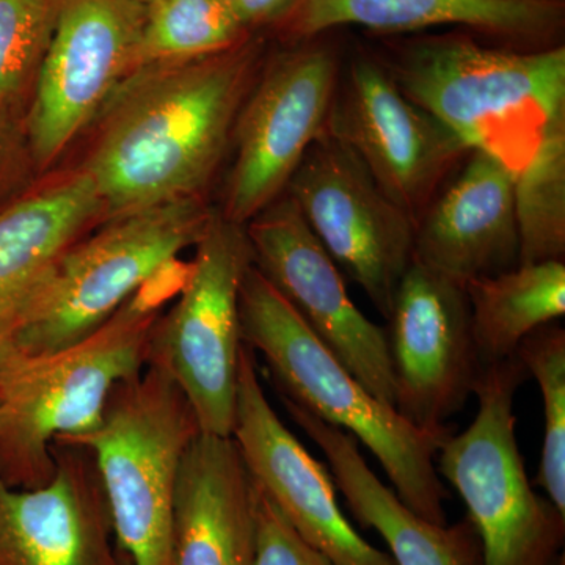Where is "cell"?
<instances>
[{"mask_svg":"<svg viewBox=\"0 0 565 565\" xmlns=\"http://www.w3.org/2000/svg\"><path fill=\"white\" fill-rule=\"evenodd\" d=\"M259 70L262 44L247 36L218 54L134 71L104 107L81 169L98 192L104 222L203 199Z\"/></svg>","mask_w":565,"mask_h":565,"instance_id":"1","label":"cell"},{"mask_svg":"<svg viewBox=\"0 0 565 565\" xmlns=\"http://www.w3.org/2000/svg\"><path fill=\"white\" fill-rule=\"evenodd\" d=\"M374 55L401 92L459 137L520 173L565 110V47L490 46L473 33L385 41Z\"/></svg>","mask_w":565,"mask_h":565,"instance_id":"2","label":"cell"},{"mask_svg":"<svg viewBox=\"0 0 565 565\" xmlns=\"http://www.w3.org/2000/svg\"><path fill=\"white\" fill-rule=\"evenodd\" d=\"M239 308L243 343L262 353L281 399L351 434L411 511L446 525L449 493L435 460L451 433L419 429L364 388L255 266L245 275Z\"/></svg>","mask_w":565,"mask_h":565,"instance_id":"3","label":"cell"},{"mask_svg":"<svg viewBox=\"0 0 565 565\" xmlns=\"http://www.w3.org/2000/svg\"><path fill=\"white\" fill-rule=\"evenodd\" d=\"M161 303L136 294L102 329L46 355H25L0 401V476L36 489L54 476L51 446L98 429L115 386L147 366Z\"/></svg>","mask_w":565,"mask_h":565,"instance_id":"4","label":"cell"},{"mask_svg":"<svg viewBox=\"0 0 565 565\" xmlns=\"http://www.w3.org/2000/svg\"><path fill=\"white\" fill-rule=\"evenodd\" d=\"M199 434L180 386L147 364L115 386L95 433L63 440L95 457L115 541L131 565H173L178 476Z\"/></svg>","mask_w":565,"mask_h":565,"instance_id":"5","label":"cell"},{"mask_svg":"<svg viewBox=\"0 0 565 565\" xmlns=\"http://www.w3.org/2000/svg\"><path fill=\"white\" fill-rule=\"evenodd\" d=\"M203 199L159 204L103 223L77 241L25 308L11 340L39 356L79 343L195 247L211 221Z\"/></svg>","mask_w":565,"mask_h":565,"instance_id":"6","label":"cell"},{"mask_svg":"<svg viewBox=\"0 0 565 565\" xmlns=\"http://www.w3.org/2000/svg\"><path fill=\"white\" fill-rule=\"evenodd\" d=\"M527 377L516 355L486 366L473 423L438 449V475L467 505L482 565H556L564 556L565 515L535 493L516 444L514 397Z\"/></svg>","mask_w":565,"mask_h":565,"instance_id":"7","label":"cell"},{"mask_svg":"<svg viewBox=\"0 0 565 565\" xmlns=\"http://www.w3.org/2000/svg\"><path fill=\"white\" fill-rule=\"evenodd\" d=\"M252 266L245 225L212 212L177 302L151 330L147 364L180 386L202 434H233L244 348L241 288Z\"/></svg>","mask_w":565,"mask_h":565,"instance_id":"8","label":"cell"},{"mask_svg":"<svg viewBox=\"0 0 565 565\" xmlns=\"http://www.w3.org/2000/svg\"><path fill=\"white\" fill-rule=\"evenodd\" d=\"M341 62L321 36L299 41L262 66L237 115L234 161L221 211L247 225L281 196L299 163L326 132Z\"/></svg>","mask_w":565,"mask_h":565,"instance_id":"9","label":"cell"},{"mask_svg":"<svg viewBox=\"0 0 565 565\" xmlns=\"http://www.w3.org/2000/svg\"><path fill=\"white\" fill-rule=\"evenodd\" d=\"M286 193L341 273L388 321L415 259L411 215L385 195L351 148L327 132L311 145Z\"/></svg>","mask_w":565,"mask_h":565,"instance_id":"10","label":"cell"},{"mask_svg":"<svg viewBox=\"0 0 565 565\" xmlns=\"http://www.w3.org/2000/svg\"><path fill=\"white\" fill-rule=\"evenodd\" d=\"M326 132L355 152L415 225L471 151L366 54L341 68Z\"/></svg>","mask_w":565,"mask_h":565,"instance_id":"11","label":"cell"},{"mask_svg":"<svg viewBox=\"0 0 565 565\" xmlns=\"http://www.w3.org/2000/svg\"><path fill=\"white\" fill-rule=\"evenodd\" d=\"M143 17L141 0H57L28 114L29 154L40 169L102 115L137 70Z\"/></svg>","mask_w":565,"mask_h":565,"instance_id":"12","label":"cell"},{"mask_svg":"<svg viewBox=\"0 0 565 565\" xmlns=\"http://www.w3.org/2000/svg\"><path fill=\"white\" fill-rule=\"evenodd\" d=\"M253 266L326 348L379 399L394 407L386 332L359 310L343 273L282 193L245 225Z\"/></svg>","mask_w":565,"mask_h":565,"instance_id":"13","label":"cell"},{"mask_svg":"<svg viewBox=\"0 0 565 565\" xmlns=\"http://www.w3.org/2000/svg\"><path fill=\"white\" fill-rule=\"evenodd\" d=\"M388 322L394 408L427 433H451L449 419L475 394L484 370L465 285L414 262Z\"/></svg>","mask_w":565,"mask_h":565,"instance_id":"14","label":"cell"},{"mask_svg":"<svg viewBox=\"0 0 565 565\" xmlns=\"http://www.w3.org/2000/svg\"><path fill=\"white\" fill-rule=\"evenodd\" d=\"M232 438L255 484L330 563L396 565L351 525L338 503L332 475L282 424L264 393L255 352L245 344Z\"/></svg>","mask_w":565,"mask_h":565,"instance_id":"15","label":"cell"},{"mask_svg":"<svg viewBox=\"0 0 565 565\" xmlns=\"http://www.w3.org/2000/svg\"><path fill=\"white\" fill-rule=\"evenodd\" d=\"M51 455L47 484L18 489L0 476V565H131L90 449L55 440Z\"/></svg>","mask_w":565,"mask_h":565,"instance_id":"16","label":"cell"},{"mask_svg":"<svg viewBox=\"0 0 565 565\" xmlns=\"http://www.w3.org/2000/svg\"><path fill=\"white\" fill-rule=\"evenodd\" d=\"M416 225L414 262L468 282L519 264L516 173L470 151Z\"/></svg>","mask_w":565,"mask_h":565,"instance_id":"17","label":"cell"},{"mask_svg":"<svg viewBox=\"0 0 565 565\" xmlns=\"http://www.w3.org/2000/svg\"><path fill=\"white\" fill-rule=\"evenodd\" d=\"M341 25L385 35L456 25L500 46L550 50L561 46L565 0H299L280 28L307 41Z\"/></svg>","mask_w":565,"mask_h":565,"instance_id":"18","label":"cell"},{"mask_svg":"<svg viewBox=\"0 0 565 565\" xmlns=\"http://www.w3.org/2000/svg\"><path fill=\"white\" fill-rule=\"evenodd\" d=\"M256 484L232 437L200 433L174 500L173 565H253Z\"/></svg>","mask_w":565,"mask_h":565,"instance_id":"19","label":"cell"},{"mask_svg":"<svg viewBox=\"0 0 565 565\" xmlns=\"http://www.w3.org/2000/svg\"><path fill=\"white\" fill-rule=\"evenodd\" d=\"M292 422L321 449L334 486L363 526L384 539L396 565H482L481 542L468 520L449 526L416 515L371 470L351 434L281 399Z\"/></svg>","mask_w":565,"mask_h":565,"instance_id":"20","label":"cell"},{"mask_svg":"<svg viewBox=\"0 0 565 565\" xmlns=\"http://www.w3.org/2000/svg\"><path fill=\"white\" fill-rule=\"evenodd\" d=\"M98 223L102 200L82 170L0 212V333L13 332L58 259Z\"/></svg>","mask_w":565,"mask_h":565,"instance_id":"21","label":"cell"},{"mask_svg":"<svg viewBox=\"0 0 565 565\" xmlns=\"http://www.w3.org/2000/svg\"><path fill=\"white\" fill-rule=\"evenodd\" d=\"M482 367L515 355L527 334L565 315V264H516L465 282Z\"/></svg>","mask_w":565,"mask_h":565,"instance_id":"22","label":"cell"},{"mask_svg":"<svg viewBox=\"0 0 565 565\" xmlns=\"http://www.w3.org/2000/svg\"><path fill=\"white\" fill-rule=\"evenodd\" d=\"M519 264L565 258V110L546 125L533 158L515 178Z\"/></svg>","mask_w":565,"mask_h":565,"instance_id":"23","label":"cell"},{"mask_svg":"<svg viewBox=\"0 0 565 565\" xmlns=\"http://www.w3.org/2000/svg\"><path fill=\"white\" fill-rule=\"evenodd\" d=\"M137 68L230 50L248 32L222 0H145Z\"/></svg>","mask_w":565,"mask_h":565,"instance_id":"24","label":"cell"},{"mask_svg":"<svg viewBox=\"0 0 565 565\" xmlns=\"http://www.w3.org/2000/svg\"><path fill=\"white\" fill-rule=\"evenodd\" d=\"M515 355L537 382L544 405V445L535 482L565 515V330L556 322L539 327Z\"/></svg>","mask_w":565,"mask_h":565,"instance_id":"25","label":"cell"},{"mask_svg":"<svg viewBox=\"0 0 565 565\" xmlns=\"http://www.w3.org/2000/svg\"><path fill=\"white\" fill-rule=\"evenodd\" d=\"M57 0H0V120L35 87Z\"/></svg>","mask_w":565,"mask_h":565,"instance_id":"26","label":"cell"},{"mask_svg":"<svg viewBox=\"0 0 565 565\" xmlns=\"http://www.w3.org/2000/svg\"><path fill=\"white\" fill-rule=\"evenodd\" d=\"M253 565H333L308 545L256 486V550Z\"/></svg>","mask_w":565,"mask_h":565,"instance_id":"27","label":"cell"},{"mask_svg":"<svg viewBox=\"0 0 565 565\" xmlns=\"http://www.w3.org/2000/svg\"><path fill=\"white\" fill-rule=\"evenodd\" d=\"M237 22L250 32L263 25L277 24L291 13L299 0H222Z\"/></svg>","mask_w":565,"mask_h":565,"instance_id":"28","label":"cell"},{"mask_svg":"<svg viewBox=\"0 0 565 565\" xmlns=\"http://www.w3.org/2000/svg\"><path fill=\"white\" fill-rule=\"evenodd\" d=\"M21 145L10 131L6 120H0V189L14 178L21 166Z\"/></svg>","mask_w":565,"mask_h":565,"instance_id":"29","label":"cell"},{"mask_svg":"<svg viewBox=\"0 0 565 565\" xmlns=\"http://www.w3.org/2000/svg\"><path fill=\"white\" fill-rule=\"evenodd\" d=\"M24 356L10 334L0 333V401L6 396L11 379L17 374Z\"/></svg>","mask_w":565,"mask_h":565,"instance_id":"30","label":"cell"},{"mask_svg":"<svg viewBox=\"0 0 565 565\" xmlns=\"http://www.w3.org/2000/svg\"><path fill=\"white\" fill-rule=\"evenodd\" d=\"M141 2H145V0H141Z\"/></svg>","mask_w":565,"mask_h":565,"instance_id":"31","label":"cell"}]
</instances>
